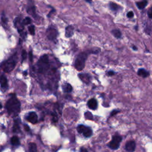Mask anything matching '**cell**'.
<instances>
[{"instance_id": "1", "label": "cell", "mask_w": 152, "mask_h": 152, "mask_svg": "<svg viewBox=\"0 0 152 152\" xmlns=\"http://www.w3.org/2000/svg\"><path fill=\"white\" fill-rule=\"evenodd\" d=\"M6 108L8 113L10 115L15 117L18 115L20 110V103L14 96L7 102Z\"/></svg>"}, {"instance_id": "2", "label": "cell", "mask_w": 152, "mask_h": 152, "mask_svg": "<svg viewBox=\"0 0 152 152\" xmlns=\"http://www.w3.org/2000/svg\"><path fill=\"white\" fill-rule=\"evenodd\" d=\"M49 59L46 55H43L37 62V66L39 73H44L49 68Z\"/></svg>"}, {"instance_id": "3", "label": "cell", "mask_w": 152, "mask_h": 152, "mask_svg": "<svg viewBox=\"0 0 152 152\" xmlns=\"http://www.w3.org/2000/svg\"><path fill=\"white\" fill-rule=\"evenodd\" d=\"M87 57V55L85 52L81 53L78 55L74 64L75 67L77 70L82 71L84 68Z\"/></svg>"}, {"instance_id": "4", "label": "cell", "mask_w": 152, "mask_h": 152, "mask_svg": "<svg viewBox=\"0 0 152 152\" xmlns=\"http://www.w3.org/2000/svg\"><path fill=\"white\" fill-rule=\"evenodd\" d=\"M16 65V57H13L8 60L4 65L3 70L5 73H10L13 71Z\"/></svg>"}, {"instance_id": "5", "label": "cell", "mask_w": 152, "mask_h": 152, "mask_svg": "<svg viewBox=\"0 0 152 152\" xmlns=\"http://www.w3.org/2000/svg\"><path fill=\"white\" fill-rule=\"evenodd\" d=\"M26 11L29 14L31 15L34 19H37L39 17V15L36 13V9L33 0H28Z\"/></svg>"}, {"instance_id": "6", "label": "cell", "mask_w": 152, "mask_h": 152, "mask_svg": "<svg viewBox=\"0 0 152 152\" xmlns=\"http://www.w3.org/2000/svg\"><path fill=\"white\" fill-rule=\"evenodd\" d=\"M122 141V137L119 135L113 136L112 140L109 143L108 146L112 150H117L119 147L120 143Z\"/></svg>"}, {"instance_id": "7", "label": "cell", "mask_w": 152, "mask_h": 152, "mask_svg": "<svg viewBox=\"0 0 152 152\" xmlns=\"http://www.w3.org/2000/svg\"><path fill=\"white\" fill-rule=\"evenodd\" d=\"M77 130L79 133L83 134L84 136L86 137H89L92 135V130L90 128L85 127L84 125H78L77 128Z\"/></svg>"}, {"instance_id": "8", "label": "cell", "mask_w": 152, "mask_h": 152, "mask_svg": "<svg viewBox=\"0 0 152 152\" xmlns=\"http://www.w3.org/2000/svg\"><path fill=\"white\" fill-rule=\"evenodd\" d=\"M46 36L51 41H54L57 37L58 31L57 29L54 27H49L46 30Z\"/></svg>"}, {"instance_id": "9", "label": "cell", "mask_w": 152, "mask_h": 152, "mask_svg": "<svg viewBox=\"0 0 152 152\" xmlns=\"http://www.w3.org/2000/svg\"><path fill=\"white\" fill-rule=\"evenodd\" d=\"M14 25L16 27L19 31V32L22 33L23 29H24V25L23 24V20L22 17L21 16L17 17L15 18L14 20Z\"/></svg>"}, {"instance_id": "10", "label": "cell", "mask_w": 152, "mask_h": 152, "mask_svg": "<svg viewBox=\"0 0 152 152\" xmlns=\"http://www.w3.org/2000/svg\"><path fill=\"white\" fill-rule=\"evenodd\" d=\"M27 119L28 121L32 123L33 124L37 123V115L36 114V112H30L28 115V116L27 117Z\"/></svg>"}, {"instance_id": "11", "label": "cell", "mask_w": 152, "mask_h": 152, "mask_svg": "<svg viewBox=\"0 0 152 152\" xmlns=\"http://www.w3.org/2000/svg\"><path fill=\"white\" fill-rule=\"evenodd\" d=\"M135 143L134 141H128L125 145V150L128 151H133L135 149Z\"/></svg>"}, {"instance_id": "12", "label": "cell", "mask_w": 152, "mask_h": 152, "mask_svg": "<svg viewBox=\"0 0 152 152\" xmlns=\"http://www.w3.org/2000/svg\"><path fill=\"white\" fill-rule=\"evenodd\" d=\"M87 105L90 109L93 110L96 109V108H98V102L95 99H91L90 100H89V101L87 103Z\"/></svg>"}, {"instance_id": "13", "label": "cell", "mask_w": 152, "mask_h": 152, "mask_svg": "<svg viewBox=\"0 0 152 152\" xmlns=\"http://www.w3.org/2000/svg\"><path fill=\"white\" fill-rule=\"evenodd\" d=\"M79 78H80L85 83H89L90 82V77L89 74H78Z\"/></svg>"}, {"instance_id": "14", "label": "cell", "mask_w": 152, "mask_h": 152, "mask_svg": "<svg viewBox=\"0 0 152 152\" xmlns=\"http://www.w3.org/2000/svg\"><path fill=\"white\" fill-rule=\"evenodd\" d=\"M74 27L72 26H68L66 29V36L67 37H70L74 34Z\"/></svg>"}, {"instance_id": "15", "label": "cell", "mask_w": 152, "mask_h": 152, "mask_svg": "<svg viewBox=\"0 0 152 152\" xmlns=\"http://www.w3.org/2000/svg\"><path fill=\"white\" fill-rule=\"evenodd\" d=\"M137 74L140 77L146 78L149 76V73L148 71H147L146 70L141 68V69L139 70V71L137 72Z\"/></svg>"}, {"instance_id": "16", "label": "cell", "mask_w": 152, "mask_h": 152, "mask_svg": "<svg viewBox=\"0 0 152 152\" xmlns=\"http://www.w3.org/2000/svg\"><path fill=\"white\" fill-rule=\"evenodd\" d=\"M136 5H137V7L139 9L142 10L143 9H145L146 6L147 5V1H146V0H143V1H142L137 2V3H136Z\"/></svg>"}, {"instance_id": "17", "label": "cell", "mask_w": 152, "mask_h": 152, "mask_svg": "<svg viewBox=\"0 0 152 152\" xmlns=\"http://www.w3.org/2000/svg\"><path fill=\"white\" fill-rule=\"evenodd\" d=\"M11 143L14 146H17L20 145V140L17 136H13L11 139Z\"/></svg>"}, {"instance_id": "18", "label": "cell", "mask_w": 152, "mask_h": 152, "mask_svg": "<svg viewBox=\"0 0 152 152\" xmlns=\"http://www.w3.org/2000/svg\"><path fill=\"white\" fill-rule=\"evenodd\" d=\"M0 84H1V86L3 87H5L7 86V80L5 76H2L1 77H0Z\"/></svg>"}, {"instance_id": "19", "label": "cell", "mask_w": 152, "mask_h": 152, "mask_svg": "<svg viewBox=\"0 0 152 152\" xmlns=\"http://www.w3.org/2000/svg\"><path fill=\"white\" fill-rule=\"evenodd\" d=\"M109 7L110 9L113 11H117L119 8V6L114 3H110L109 4Z\"/></svg>"}, {"instance_id": "20", "label": "cell", "mask_w": 152, "mask_h": 152, "mask_svg": "<svg viewBox=\"0 0 152 152\" xmlns=\"http://www.w3.org/2000/svg\"><path fill=\"white\" fill-rule=\"evenodd\" d=\"M64 90L65 92L69 93L71 92L72 90V86L70 84H66L65 85H64Z\"/></svg>"}, {"instance_id": "21", "label": "cell", "mask_w": 152, "mask_h": 152, "mask_svg": "<svg viewBox=\"0 0 152 152\" xmlns=\"http://www.w3.org/2000/svg\"><path fill=\"white\" fill-rule=\"evenodd\" d=\"M112 32L114 36L116 37L117 38H120L121 37V33L119 30H117V29L114 30H112Z\"/></svg>"}, {"instance_id": "22", "label": "cell", "mask_w": 152, "mask_h": 152, "mask_svg": "<svg viewBox=\"0 0 152 152\" xmlns=\"http://www.w3.org/2000/svg\"><path fill=\"white\" fill-rule=\"evenodd\" d=\"M29 151H36L37 147L35 143H31L29 144Z\"/></svg>"}, {"instance_id": "23", "label": "cell", "mask_w": 152, "mask_h": 152, "mask_svg": "<svg viewBox=\"0 0 152 152\" xmlns=\"http://www.w3.org/2000/svg\"><path fill=\"white\" fill-rule=\"evenodd\" d=\"M31 23V19L29 17H27L23 20V24L24 25H28Z\"/></svg>"}, {"instance_id": "24", "label": "cell", "mask_w": 152, "mask_h": 152, "mask_svg": "<svg viewBox=\"0 0 152 152\" xmlns=\"http://www.w3.org/2000/svg\"><path fill=\"white\" fill-rule=\"evenodd\" d=\"M13 131L14 133H18L20 131V127L17 123H15L13 126Z\"/></svg>"}, {"instance_id": "25", "label": "cell", "mask_w": 152, "mask_h": 152, "mask_svg": "<svg viewBox=\"0 0 152 152\" xmlns=\"http://www.w3.org/2000/svg\"><path fill=\"white\" fill-rule=\"evenodd\" d=\"M29 31L31 35H34L35 33V29L33 25H31L29 27Z\"/></svg>"}, {"instance_id": "26", "label": "cell", "mask_w": 152, "mask_h": 152, "mask_svg": "<svg viewBox=\"0 0 152 152\" xmlns=\"http://www.w3.org/2000/svg\"><path fill=\"white\" fill-rule=\"evenodd\" d=\"M85 118L87 119H93V115L92 113L89 112H87L85 113Z\"/></svg>"}, {"instance_id": "27", "label": "cell", "mask_w": 152, "mask_h": 152, "mask_svg": "<svg viewBox=\"0 0 152 152\" xmlns=\"http://www.w3.org/2000/svg\"><path fill=\"white\" fill-rule=\"evenodd\" d=\"M21 57H22V61H23L26 58L27 54H26V52L25 50H23L22 53H21Z\"/></svg>"}, {"instance_id": "28", "label": "cell", "mask_w": 152, "mask_h": 152, "mask_svg": "<svg viewBox=\"0 0 152 152\" xmlns=\"http://www.w3.org/2000/svg\"><path fill=\"white\" fill-rule=\"evenodd\" d=\"M148 16L149 18L152 19V7L150 8V9L148 11Z\"/></svg>"}, {"instance_id": "29", "label": "cell", "mask_w": 152, "mask_h": 152, "mask_svg": "<svg viewBox=\"0 0 152 152\" xmlns=\"http://www.w3.org/2000/svg\"><path fill=\"white\" fill-rule=\"evenodd\" d=\"M55 12V10L54 9V8L52 7V10L50 11V13H49L48 14V17H51V15H52V14H54Z\"/></svg>"}, {"instance_id": "30", "label": "cell", "mask_w": 152, "mask_h": 152, "mask_svg": "<svg viewBox=\"0 0 152 152\" xmlns=\"http://www.w3.org/2000/svg\"><path fill=\"white\" fill-rule=\"evenodd\" d=\"M53 118H52V119H53V121L56 123L58 121V117L57 116V115H55V114H53Z\"/></svg>"}, {"instance_id": "31", "label": "cell", "mask_w": 152, "mask_h": 152, "mask_svg": "<svg viewBox=\"0 0 152 152\" xmlns=\"http://www.w3.org/2000/svg\"><path fill=\"white\" fill-rule=\"evenodd\" d=\"M134 16V13L133 11H130L127 13V17L129 18H132Z\"/></svg>"}, {"instance_id": "32", "label": "cell", "mask_w": 152, "mask_h": 152, "mask_svg": "<svg viewBox=\"0 0 152 152\" xmlns=\"http://www.w3.org/2000/svg\"><path fill=\"white\" fill-rule=\"evenodd\" d=\"M1 19H2V21H3L4 23H7V19L5 17V16L4 15V13H3V15H2Z\"/></svg>"}, {"instance_id": "33", "label": "cell", "mask_w": 152, "mask_h": 152, "mask_svg": "<svg viewBox=\"0 0 152 152\" xmlns=\"http://www.w3.org/2000/svg\"><path fill=\"white\" fill-rule=\"evenodd\" d=\"M29 58H30V60L31 62L33 61V54H32V52H29Z\"/></svg>"}, {"instance_id": "34", "label": "cell", "mask_w": 152, "mask_h": 152, "mask_svg": "<svg viewBox=\"0 0 152 152\" xmlns=\"http://www.w3.org/2000/svg\"><path fill=\"white\" fill-rule=\"evenodd\" d=\"M24 127H25V130L26 131H29V130H30V129H29V127L27 126V125H25V126H24Z\"/></svg>"}, {"instance_id": "35", "label": "cell", "mask_w": 152, "mask_h": 152, "mask_svg": "<svg viewBox=\"0 0 152 152\" xmlns=\"http://www.w3.org/2000/svg\"><path fill=\"white\" fill-rule=\"evenodd\" d=\"M108 74L109 76H112V75H114V73L113 71H109Z\"/></svg>"}, {"instance_id": "36", "label": "cell", "mask_w": 152, "mask_h": 152, "mask_svg": "<svg viewBox=\"0 0 152 152\" xmlns=\"http://www.w3.org/2000/svg\"><path fill=\"white\" fill-rule=\"evenodd\" d=\"M85 1H86V2H87V3H91L92 0H85Z\"/></svg>"}, {"instance_id": "37", "label": "cell", "mask_w": 152, "mask_h": 152, "mask_svg": "<svg viewBox=\"0 0 152 152\" xmlns=\"http://www.w3.org/2000/svg\"><path fill=\"white\" fill-rule=\"evenodd\" d=\"M81 151H87V150H86V149H81Z\"/></svg>"}, {"instance_id": "38", "label": "cell", "mask_w": 152, "mask_h": 152, "mask_svg": "<svg viewBox=\"0 0 152 152\" xmlns=\"http://www.w3.org/2000/svg\"><path fill=\"white\" fill-rule=\"evenodd\" d=\"M2 108V106H1V105H0V108Z\"/></svg>"}]
</instances>
